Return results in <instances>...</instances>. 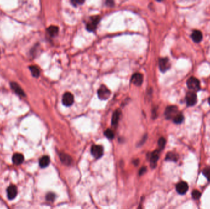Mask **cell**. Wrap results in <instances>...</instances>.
<instances>
[{"instance_id": "cell-1", "label": "cell", "mask_w": 210, "mask_h": 209, "mask_svg": "<svg viewBox=\"0 0 210 209\" xmlns=\"http://www.w3.org/2000/svg\"><path fill=\"white\" fill-rule=\"evenodd\" d=\"M187 85L189 89L193 91H198L200 89V81L194 77H191L187 80Z\"/></svg>"}, {"instance_id": "cell-2", "label": "cell", "mask_w": 210, "mask_h": 209, "mask_svg": "<svg viewBox=\"0 0 210 209\" xmlns=\"http://www.w3.org/2000/svg\"><path fill=\"white\" fill-rule=\"evenodd\" d=\"M100 17L94 16L91 17L89 22L87 23L86 28L89 31H93L96 30L98 23L100 22Z\"/></svg>"}, {"instance_id": "cell-3", "label": "cell", "mask_w": 210, "mask_h": 209, "mask_svg": "<svg viewBox=\"0 0 210 209\" xmlns=\"http://www.w3.org/2000/svg\"><path fill=\"white\" fill-rule=\"evenodd\" d=\"M178 110L177 107L175 105H170L166 108L165 111V115L166 119H173L178 114Z\"/></svg>"}, {"instance_id": "cell-4", "label": "cell", "mask_w": 210, "mask_h": 209, "mask_svg": "<svg viewBox=\"0 0 210 209\" xmlns=\"http://www.w3.org/2000/svg\"><path fill=\"white\" fill-rule=\"evenodd\" d=\"M98 96L100 99L106 100L111 96V91L105 85H102L98 91Z\"/></svg>"}, {"instance_id": "cell-5", "label": "cell", "mask_w": 210, "mask_h": 209, "mask_svg": "<svg viewBox=\"0 0 210 209\" xmlns=\"http://www.w3.org/2000/svg\"><path fill=\"white\" fill-rule=\"evenodd\" d=\"M104 153V149L102 146L94 145L91 147V153L97 159L101 158Z\"/></svg>"}, {"instance_id": "cell-6", "label": "cell", "mask_w": 210, "mask_h": 209, "mask_svg": "<svg viewBox=\"0 0 210 209\" xmlns=\"http://www.w3.org/2000/svg\"><path fill=\"white\" fill-rule=\"evenodd\" d=\"M62 103L65 106H67V107L71 106L74 103L73 95L70 92L65 93L63 96Z\"/></svg>"}, {"instance_id": "cell-7", "label": "cell", "mask_w": 210, "mask_h": 209, "mask_svg": "<svg viewBox=\"0 0 210 209\" xmlns=\"http://www.w3.org/2000/svg\"><path fill=\"white\" fill-rule=\"evenodd\" d=\"M186 100L187 105L192 106L195 105L197 101L196 94L194 92H188L186 96Z\"/></svg>"}, {"instance_id": "cell-8", "label": "cell", "mask_w": 210, "mask_h": 209, "mask_svg": "<svg viewBox=\"0 0 210 209\" xmlns=\"http://www.w3.org/2000/svg\"><path fill=\"white\" fill-rule=\"evenodd\" d=\"M159 66L160 71L164 73L170 68V63L168 59L162 58L159 61Z\"/></svg>"}, {"instance_id": "cell-9", "label": "cell", "mask_w": 210, "mask_h": 209, "mask_svg": "<svg viewBox=\"0 0 210 209\" xmlns=\"http://www.w3.org/2000/svg\"><path fill=\"white\" fill-rule=\"evenodd\" d=\"M177 192L180 194H186L189 189V186L187 183L185 181H181L177 184L176 186Z\"/></svg>"}, {"instance_id": "cell-10", "label": "cell", "mask_w": 210, "mask_h": 209, "mask_svg": "<svg viewBox=\"0 0 210 209\" xmlns=\"http://www.w3.org/2000/svg\"><path fill=\"white\" fill-rule=\"evenodd\" d=\"M131 82L136 86H140L143 82V75L141 73H135L132 75Z\"/></svg>"}, {"instance_id": "cell-11", "label": "cell", "mask_w": 210, "mask_h": 209, "mask_svg": "<svg viewBox=\"0 0 210 209\" xmlns=\"http://www.w3.org/2000/svg\"><path fill=\"white\" fill-rule=\"evenodd\" d=\"M7 194L9 199L12 200L14 199L17 194V189L16 186L14 185H11L9 186L7 190Z\"/></svg>"}, {"instance_id": "cell-12", "label": "cell", "mask_w": 210, "mask_h": 209, "mask_svg": "<svg viewBox=\"0 0 210 209\" xmlns=\"http://www.w3.org/2000/svg\"><path fill=\"white\" fill-rule=\"evenodd\" d=\"M159 151L158 150H155L150 155V166L152 168L155 167V166L157 165V163L158 159H159Z\"/></svg>"}, {"instance_id": "cell-13", "label": "cell", "mask_w": 210, "mask_h": 209, "mask_svg": "<svg viewBox=\"0 0 210 209\" xmlns=\"http://www.w3.org/2000/svg\"><path fill=\"white\" fill-rule=\"evenodd\" d=\"M191 38L195 43H200L203 38V34L199 30H195L192 32L191 34Z\"/></svg>"}, {"instance_id": "cell-14", "label": "cell", "mask_w": 210, "mask_h": 209, "mask_svg": "<svg viewBox=\"0 0 210 209\" xmlns=\"http://www.w3.org/2000/svg\"><path fill=\"white\" fill-rule=\"evenodd\" d=\"M11 87L13 90L18 95H19L20 96H25L24 91L21 89L20 85H18L17 83L12 82L11 84Z\"/></svg>"}, {"instance_id": "cell-15", "label": "cell", "mask_w": 210, "mask_h": 209, "mask_svg": "<svg viewBox=\"0 0 210 209\" xmlns=\"http://www.w3.org/2000/svg\"><path fill=\"white\" fill-rule=\"evenodd\" d=\"M60 160L63 163L66 165H70L72 163V158L68 154L61 153L60 155Z\"/></svg>"}, {"instance_id": "cell-16", "label": "cell", "mask_w": 210, "mask_h": 209, "mask_svg": "<svg viewBox=\"0 0 210 209\" xmlns=\"http://www.w3.org/2000/svg\"><path fill=\"white\" fill-rule=\"evenodd\" d=\"M120 110L119 109H117L113 115L112 120H111V123L113 126H116L118 124L119 118H120Z\"/></svg>"}, {"instance_id": "cell-17", "label": "cell", "mask_w": 210, "mask_h": 209, "mask_svg": "<svg viewBox=\"0 0 210 209\" xmlns=\"http://www.w3.org/2000/svg\"><path fill=\"white\" fill-rule=\"evenodd\" d=\"M24 160V156L20 153H15L13 156V161L14 164L18 165L22 164Z\"/></svg>"}, {"instance_id": "cell-18", "label": "cell", "mask_w": 210, "mask_h": 209, "mask_svg": "<svg viewBox=\"0 0 210 209\" xmlns=\"http://www.w3.org/2000/svg\"><path fill=\"white\" fill-rule=\"evenodd\" d=\"M49 163H50V159L47 156H44L40 159L39 165L43 168H45L46 167H47Z\"/></svg>"}, {"instance_id": "cell-19", "label": "cell", "mask_w": 210, "mask_h": 209, "mask_svg": "<svg viewBox=\"0 0 210 209\" xmlns=\"http://www.w3.org/2000/svg\"><path fill=\"white\" fill-rule=\"evenodd\" d=\"M47 31L50 36H55L58 34L59 32V28L56 26H50L47 28Z\"/></svg>"}, {"instance_id": "cell-20", "label": "cell", "mask_w": 210, "mask_h": 209, "mask_svg": "<svg viewBox=\"0 0 210 209\" xmlns=\"http://www.w3.org/2000/svg\"><path fill=\"white\" fill-rule=\"evenodd\" d=\"M30 71L31 72V74L33 75V76H34V77H39V75L40 74V71L39 69V68L36 66H31L30 67Z\"/></svg>"}, {"instance_id": "cell-21", "label": "cell", "mask_w": 210, "mask_h": 209, "mask_svg": "<svg viewBox=\"0 0 210 209\" xmlns=\"http://www.w3.org/2000/svg\"><path fill=\"white\" fill-rule=\"evenodd\" d=\"M173 121L176 124L181 123L184 120V115L181 113H178L174 118H173Z\"/></svg>"}, {"instance_id": "cell-22", "label": "cell", "mask_w": 210, "mask_h": 209, "mask_svg": "<svg viewBox=\"0 0 210 209\" xmlns=\"http://www.w3.org/2000/svg\"><path fill=\"white\" fill-rule=\"evenodd\" d=\"M166 160H170V161H176L178 160V156L173 153H169L167 154L166 157Z\"/></svg>"}, {"instance_id": "cell-23", "label": "cell", "mask_w": 210, "mask_h": 209, "mask_svg": "<svg viewBox=\"0 0 210 209\" xmlns=\"http://www.w3.org/2000/svg\"><path fill=\"white\" fill-rule=\"evenodd\" d=\"M105 135L107 138L110 139H113L114 137V134L113 131L110 129H107L105 131Z\"/></svg>"}, {"instance_id": "cell-24", "label": "cell", "mask_w": 210, "mask_h": 209, "mask_svg": "<svg viewBox=\"0 0 210 209\" xmlns=\"http://www.w3.org/2000/svg\"><path fill=\"white\" fill-rule=\"evenodd\" d=\"M165 144H166V140H165V139L164 137H161L159 139V141H158V145H159V147L160 150L163 149L165 147Z\"/></svg>"}, {"instance_id": "cell-25", "label": "cell", "mask_w": 210, "mask_h": 209, "mask_svg": "<svg viewBox=\"0 0 210 209\" xmlns=\"http://www.w3.org/2000/svg\"><path fill=\"white\" fill-rule=\"evenodd\" d=\"M203 174L205 176V177H207V179L210 181V167H206L203 171Z\"/></svg>"}, {"instance_id": "cell-26", "label": "cell", "mask_w": 210, "mask_h": 209, "mask_svg": "<svg viewBox=\"0 0 210 209\" xmlns=\"http://www.w3.org/2000/svg\"><path fill=\"white\" fill-rule=\"evenodd\" d=\"M192 197L194 199H198V198H200V196H201V193L198 190H194L193 191L192 193Z\"/></svg>"}, {"instance_id": "cell-27", "label": "cell", "mask_w": 210, "mask_h": 209, "mask_svg": "<svg viewBox=\"0 0 210 209\" xmlns=\"http://www.w3.org/2000/svg\"><path fill=\"white\" fill-rule=\"evenodd\" d=\"M55 196L54 193H48L46 196L47 200L49 201H51V202L55 199Z\"/></svg>"}, {"instance_id": "cell-28", "label": "cell", "mask_w": 210, "mask_h": 209, "mask_svg": "<svg viewBox=\"0 0 210 209\" xmlns=\"http://www.w3.org/2000/svg\"><path fill=\"white\" fill-rule=\"evenodd\" d=\"M84 3V1H82V0H72L71 1L72 4L76 6L77 5H81L83 4Z\"/></svg>"}, {"instance_id": "cell-29", "label": "cell", "mask_w": 210, "mask_h": 209, "mask_svg": "<svg viewBox=\"0 0 210 209\" xmlns=\"http://www.w3.org/2000/svg\"><path fill=\"white\" fill-rule=\"evenodd\" d=\"M106 5H107V6H114V2L112 1H107L106 2Z\"/></svg>"}, {"instance_id": "cell-30", "label": "cell", "mask_w": 210, "mask_h": 209, "mask_svg": "<svg viewBox=\"0 0 210 209\" xmlns=\"http://www.w3.org/2000/svg\"><path fill=\"white\" fill-rule=\"evenodd\" d=\"M146 168L145 167H143V168H141V170H140V171H139V175H143V174H144V172H146Z\"/></svg>"}, {"instance_id": "cell-31", "label": "cell", "mask_w": 210, "mask_h": 209, "mask_svg": "<svg viewBox=\"0 0 210 209\" xmlns=\"http://www.w3.org/2000/svg\"><path fill=\"white\" fill-rule=\"evenodd\" d=\"M208 102H209V104L210 105V97L209 98V99H208Z\"/></svg>"}]
</instances>
